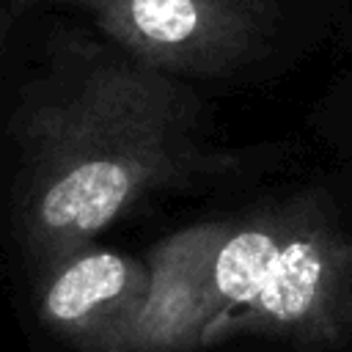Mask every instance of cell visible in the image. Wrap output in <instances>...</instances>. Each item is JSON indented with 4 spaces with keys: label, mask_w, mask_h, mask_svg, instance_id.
Returning a JSON list of instances; mask_svg holds the SVG:
<instances>
[{
    "label": "cell",
    "mask_w": 352,
    "mask_h": 352,
    "mask_svg": "<svg viewBox=\"0 0 352 352\" xmlns=\"http://www.w3.org/2000/svg\"><path fill=\"white\" fill-rule=\"evenodd\" d=\"M25 223L36 248L66 256L146 195L209 168L198 102L173 74L138 60L88 72L28 126Z\"/></svg>",
    "instance_id": "1"
},
{
    "label": "cell",
    "mask_w": 352,
    "mask_h": 352,
    "mask_svg": "<svg viewBox=\"0 0 352 352\" xmlns=\"http://www.w3.org/2000/svg\"><path fill=\"white\" fill-rule=\"evenodd\" d=\"M206 338L264 333L311 346L352 330V242L311 198L223 220Z\"/></svg>",
    "instance_id": "2"
},
{
    "label": "cell",
    "mask_w": 352,
    "mask_h": 352,
    "mask_svg": "<svg viewBox=\"0 0 352 352\" xmlns=\"http://www.w3.org/2000/svg\"><path fill=\"white\" fill-rule=\"evenodd\" d=\"M96 25L165 74H220L245 60L264 33L256 0H96Z\"/></svg>",
    "instance_id": "3"
},
{
    "label": "cell",
    "mask_w": 352,
    "mask_h": 352,
    "mask_svg": "<svg viewBox=\"0 0 352 352\" xmlns=\"http://www.w3.org/2000/svg\"><path fill=\"white\" fill-rule=\"evenodd\" d=\"M223 220L176 231L151 250L143 308L129 333L132 352H176L206 338L214 319L212 256Z\"/></svg>",
    "instance_id": "4"
},
{
    "label": "cell",
    "mask_w": 352,
    "mask_h": 352,
    "mask_svg": "<svg viewBox=\"0 0 352 352\" xmlns=\"http://www.w3.org/2000/svg\"><path fill=\"white\" fill-rule=\"evenodd\" d=\"M146 286L148 267L129 256L113 250L77 253L50 280L41 311L52 327L74 338L126 349Z\"/></svg>",
    "instance_id": "5"
},
{
    "label": "cell",
    "mask_w": 352,
    "mask_h": 352,
    "mask_svg": "<svg viewBox=\"0 0 352 352\" xmlns=\"http://www.w3.org/2000/svg\"><path fill=\"white\" fill-rule=\"evenodd\" d=\"M60 3H69V6H82V8H85V11H91V8H94V3H96V0H60Z\"/></svg>",
    "instance_id": "6"
},
{
    "label": "cell",
    "mask_w": 352,
    "mask_h": 352,
    "mask_svg": "<svg viewBox=\"0 0 352 352\" xmlns=\"http://www.w3.org/2000/svg\"><path fill=\"white\" fill-rule=\"evenodd\" d=\"M6 33H8V19H6V14H3V8H0V44H3Z\"/></svg>",
    "instance_id": "7"
}]
</instances>
